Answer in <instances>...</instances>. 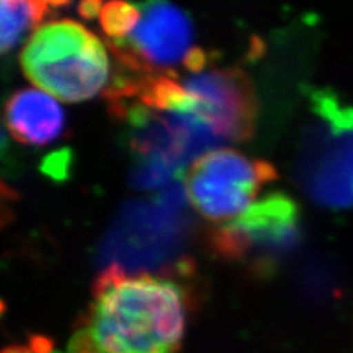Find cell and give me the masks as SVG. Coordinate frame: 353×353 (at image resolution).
<instances>
[{
	"label": "cell",
	"instance_id": "obj_9",
	"mask_svg": "<svg viewBox=\"0 0 353 353\" xmlns=\"http://www.w3.org/2000/svg\"><path fill=\"white\" fill-rule=\"evenodd\" d=\"M54 3L48 2H18V0H3L0 5L2 17V31H0V48L2 52L14 49L31 28H39Z\"/></svg>",
	"mask_w": 353,
	"mask_h": 353
},
{
	"label": "cell",
	"instance_id": "obj_3",
	"mask_svg": "<svg viewBox=\"0 0 353 353\" xmlns=\"http://www.w3.org/2000/svg\"><path fill=\"white\" fill-rule=\"evenodd\" d=\"M277 176L270 162L233 149L197 158L185 174V193L196 211L214 223H228L253 205L261 187Z\"/></svg>",
	"mask_w": 353,
	"mask_h": 353
},
{
	"label": "cell",
	"instance_id": "obj_6",
	"mask_svg": "<svg viewBox=\"0 0 353 353\" xmlns=\"http://www.w3.org/2000/svg\"><path fill=\"white\" fill-rule=\"evenodd\" d=\"M180 83L189 96L184 114L203 123L221 145L252 137L258 103L249 79L241 71L203 68L189 72Z\"/></svg>",
	"mask_w": 353,
	"mask_h": 353
},
{
	"label": "cell",
	"instance_id": "obj_5",
	"mask_svg": "<svg viewBox=\"0 0 353 353\" xmlns=\"http://www.w3.org/2000/svg\"><path fill=\"white\" fill-rule=\"evenodd\" d=\"M297 237L296 203L289 196L274 193L218 227L211 241L219 256L249 262L256 271H270L294 246Z\"/></svg>",
	"mask_w": 353,
	"mask_h": 353
},
{
	"label": "cell",
	"instance_id": "obj_1",
	"mask_svg": "<svg viewBox=\"0 0 353 353\" xmlns=\"http://www.w3.org/2000/svg\"><path fill=\"white\" fill-rule=\"evenodd\" d=\"M189 309V292L176 280L110 263L93 285L68 353H176Z\"/></svg>",
	"mask_w": 353,
	"mask_h": 353
},
{
	"label": "cell",
	"instance_id": "obj_2",
	"mask_svg": "<svg viewBox=\"0 0 353 353\" xmlns=\"http://www.w3.org/2000/svg\"><path fill=\"white\" fill-rule=\"evenodd\" d=\"M21 66L40 90L63 102H83L108 85L110 63L101 39L77 21L41 24L24 44Z\"/></svg>",
	"mask_w": 353,
	"mask_h": 353
},
{
	"label": "cell",
	"instance_id": "obj_4",
	"mask_svg": "<svg viewBox=\"0 0 353 353\" xmlns=\"http://www.w3.org/2000/svg\"><path fill=\"white\" fill-rule=\"evenodd\" d=\"M324 125L309 139L299 167L307 193L328 206L353 205V109L328 94L315 102Z\"/></svg>",
	"mask_w": 353,
	"mask_h": 353
},
{
	"label": "cell",
	"instance_id": "obj_10",
	"mask_svg": "<svg viewBox=\"0 0 353 353\" xmlns=\"http://www.w3.org/2000/svg\"><path fill=\"white\" fill-rule=\"evenodd\" d=\"M140 18L139 3L128 2H109L102 6L99 21L109 43L124 40Z\"/></svg>",
	"mask_w": 353,
	"mask_h": 353
},
{
	"label": "cell",
	"instance_id": "obj_7",
	"mask_svg": "<svg viewBox=\"0 0 353 353\" xmlns=\"http://www.w3.org/2000/svg\"><path fill=\"white\" fill-rule=\"evenodd\" d=\"M140 18L130 34L109 43L121 65L140 75L172 74L193 52V28L185 12L168 2L139 3Z\"/></svg>",
	"mask_w": 353,
	"mask_h": 353
},
{
	"label": "cell",
	"instance_id": "obj_8",
	"mask_svg": "<svg viewBox=\"0 0 353 353\" xmlns=\"http://www.w3.org/2000/svg\"><path fill=\"white\" fill-rule=\"evenodd\" d=\"M6 125L15 140L43 146L58 140L65 128V114L57 99L40 88H22L9 97Z\"/></svg>",
	"mask_w": 353,
	"mask_h": 353
},
{
	"label": "cell",
	"instance_id": "obj_12",
	"mask_svg": "<svg viewBox=\"0 0 353 353\" xmlns=\"http://www.w3.org/2000/svg\"><path fill=\"white\" fill-rule=\"evenodd\" d=\"M2 353H36V350L24 347V346H9Z\"/></svg>",
	"mask_w": 353,
	"mask_h": 353
},
{
	"label": "cell",
	"instance_id": "obj_11",
	"mask_svg": "<svg viewBox=\"0 0 353 353\" xmlns=\"http://www.w3.org/2000/svg\"><path fill=\"white\" fill-rule=\"evenodd\" d=\"M102 6H103V3H101V2H84L80 5V14L84 18L92 19L94 17H99V14H101V10H102Z\"/></svg>",
	"mask_w": 353,
	"mask_h": 353
}]
</instances>
